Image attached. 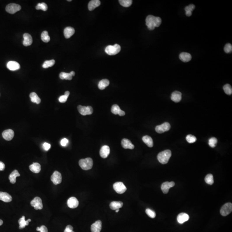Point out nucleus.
Segmentation results:
<instances>
[{
	"label": "nucleus",
	"instance_id": "obj_1",
	"mask_svg": "<svg viewBox=\"0 0 232 232\" xmlns=\"http://www.w3.org/2000/svg\"><path fill=\"white\" fill-rule=\"evenodd\" d=\"M161 23V19L154 15H148L146 19V25L150 30H153L155 27H159Z\"/></svg>",
	"mask_w": 232,
	"mask_h": 232
},
{
	"label": "nucleus",
	"instance_id": "obj_2",
	"mask_svg": "<svg viewBox=\"0 0 232 232\" xmlns=\"http://www.w3.org/2000/svg\"><path fill=\"white\" fill-rule=\"evenodd\" d=\"M172 156V152L170 150H166L160 152L157 155V159L161 163L165 164L169 162Z\"/></svg>",
	"mask_w": 232,
	"mask_h": 232
},
{
	"label": "nucleus",
	"instance_id": "obj_3",
	"mask_svg": "<svg viewBox=\"0 0 232 232\" xmlns=\"http://www.w3.org/2000/svg\"><path fill=\"white\" fill-rule=\"evenodd\" d=\"M79 164L83 170H88L92 168L93 162L92 159L89 157L80 160L79 162Z\"/></svg>",
	"mask_w": 232,
	"mask_h": 232
},
{
	"label": "nucleus",
	"instance_id": "obj_4",
	"mask_svg": "<svg viewBox=\"0 0 232 232\" xmlns=\"http://www.w3.org/2000/svg\"><path fill=\"white\" fill-rule=\"evenodd\" d=\"M121 47L119 44H115L113 46L109 45L106 47L105 51L109 55H115L121 51Z\"/></svg>",
	"mask_w": 232,
	"mask_h": 232
},
{
	"label": "nucleus",
	"instance_id": "obj_5",
	"mask_svg": "<svg viewBox=\"0 0 232 232\" xmlns=\"http://www.w3.org/2000/svg\"><path fill=\"white\" fill-rule=\"evenodd\" d=\"M78 111L81 115L86 116V115H90L92 114L93 110L91 106H83L78 105L77 107Z\"/></svg>",
	"mask_w": 232,
	"mask_h": 232
},
{
	"label": "nucleus",
	"instance_id": "obj_6",
	"mask_svg": "<svg viewBox=\"0 0 232 232\" xmlns=\"http://www.w3.org/2000/svg\"><path fill=\"white\" fill-rule=\"evenodd\" d=\"M21 9V7L19 4H8L6 8V11L10 14H14Z\"/></svg>",
	"mask_w": 232,
	"mask_h": 232
},
{
	"label": "nucleus",
	"instance_id": "obj_7",
	"mask_svg": "<svg viewBox=\"0 0 232 232\" xmlns=\"http://www.w3.org/2000/svg\"><path fill=\"white\" fill-rule=\"evenodd\" d=\"M113 188L117 193L123 194L127 190L126 186L121 182H117L114 184Z\"/></svg>",
	"mask_w": 232,
	"mask_h": 232
},
{
	"label": "nucleus",
	"instance_id": "obj_8",
	"mask_svg": "<svg viewBox=\"0 0 232 232\" xmlns=\"http://www.w3.org/2000/svg\"><path fill=\"white\" fill-rule=\"evenodd\" d=\"M232 211V204L231 203H228L225 204L221 209V214L222 216H226L231 212Z\"/></svg>",
	"mask_w": 232,
	"mask_h": 232
},
{
	"label": "nucleus",
	"instance_id": "obj_9",
	"mask_svg": "<svg viewBox=\"0 0 232 232\" xmlns=\"http://www.w3.org/2000/svg\"><path fill=\"white\" fill-rule=\"evenodd\" d=\"M31 205L35 210H41L43 209L42 201L39 197H36L31 202Z\"/></svg>",
	"mask_w": 232,
	"mask_h": 232
},
{
	"label": "nucleus",
	"instance_id": "obj_10",
	"mask_svg": "<svg viewBox=\"0 0 232 232\" xmlns=\"http://www.w3.org/2000/svg\"><path fill=\"white\" fill-rule=\"evenodd\" d=\"M171 125L169 123L165 122L161 125H157L156 127V131L158 133H163L164 132L168 131L170 130Z\"/></svg>",
	"mask_w": 232,
	"mask_h": 232
},
{
	"label": "nucleus",
	"instance_id": "obj_11",
	"mask_svg": "<svg viewBox=\"0 0 232 232\" xmlns=\"http://www.w3.org/2000/svg\"><path fill=\"white\" fill-rule=\"evenodd\" d=\"M51 180L55 185L60 184L62 181L61 174L58 171H55L51 177Z\"/></svg>",
	"mask_w": 232,
	"mask_h": 232
},
{
	"label": "nucleus",
	"instance_id": "obj_12",
	"mask_svg": "<svg viewBox=\"0 0 232 232\" xmlns=\"http://www.w3.org/2000/svg\"><path fill=\"white\" fill-rule=\"evenodd\" d=\"M175 185V183L174 182H166L163 183L161 188L163 193L164 194H166L168 193L170 188L174 186Z\"/></svg>",
	"mask_w": 232,
	"mask_h": 232
},
{
	"label": "nucleus",
	"instance_id": "obj_13",
	"mask_svg": "<svg viewBox=\"0 0 232 232\" xmlns=\"http://www.w3.org/2000/svg\"><path fill=\"white\" fill-rule=\"evenodd\" d=\"M14 132L13 130L9 129L4 131L2 133L4 139L7 141H11L14 137Z\"/></svg>",
	"mask_w": 232,
	"mask_h": 232
},
{
	"label": "nucleus",
	"instance_id": "obj_14",
	"mask_svg": "<svg viewBox=\"0 0 232 232\" xmlns=\"http://www.w3.org/2000/svg\"><path fill=\"white\" fill-rule=\"evenodd\" d=\"M67 204L71 209H75L78 207L79 202L77 198L74 197H71L68 200Z\"/></svg>",
	"mask_w": 232,
	"mask_h": 232
},
{
	"label": "nucleus",
	"instance_id": "obj_15",
	"mask_svg": "<svg viewBox=\"0 0 232 232\" xmlns=\"http://www.w3.org/2000/svg\"><path fill=\"white\" fill-rule=\"evenodd\" d=\"M111 112L115 115H120V116H123L125 115V112L122 110H121L120 107L117 104H114L112 105L111 109Z\"/></svg>",
	"mask_w": 232,
	"mask_h": 232
},
{
	"label": "nucleus",
	"instance_id": "obj_16",
	"mask_svg": "<svg viewBox=\"0 0 232 232\" xmlns=\"http://www.w3.org/2000/svg\"><path fill=\"white\" fill-rule=\"evenodd\" d=\"M110 147L107 145H104L101 147L100 151V155L102 158H106L110 154Z\"/></svg>",
	"mask_w": 232,
	"mask_h": 232
},
{
	"label": "nucleus",
	"instance_id": "obj_17",
	"mask_svg": "<svg viewBox=\"0 0 232 232\" xmlns=\"http://www.w3.org/2000/svg\"><path fill=\"white\" fill-rule=\"evenodd\" d=\"M7 68L11 71H14L20 69V64L15 61H10L7 64Z\"/></svg>",
	"mask_w": 232,
	"mask_h": 232
},
{
	"label": "nucleus",
	"instance_id": "obj_18",
	"mask_svg": "<svg viewBox=\"0 0 232 232\" xmlns=\"http://www.w3.org/2000/svg\"><path fill=\"white\" fill-rule=\"evenodd\" d=\"M102 221L100 220L96 221L91 226L92 232H100L102 230Z\"/></svg>",
	"mask_w": 232,
	"mask_h": 232
},
{
	"label": "nucleus",
	"instance_id": "obj_19",
	"mask_svg": "<svg viewBox=\"0 0 232 232\" xmlns=\"http://www.w3.org/2000/svg\"><path fill=\"white\" fill-rule=\"evenodd\" d=\"M190 217L189 215L185 213H181L178 214L177 217V221L180 224H182L188 221Z\"/></svg>",
	"mask_w": 232,
	"mask_h": 232
},
{
	"label": "nucleus",
	"instance_id": "obj_20",
	"mask_svg": "<svg viewBox=\"0 0 232 232\" xmlns=\"http://www.w3.org/2000/svg\"><path fill=\"white\" fill-rule=\"evenodd\" d=\"M23 44L24 46H30L33 42L32 38L30 34L28 33H25L23 34Z\"/></svg>",
	"mask_w": 232,
	"mask_h": 232
},
{
	"label": "nucleus",
	"instance_id": "obj_21",
	"mask_svg": "<svg viewBox=\"0 0 232 232\" xmlns=\"http://www.w3.org/2000/svg\"><path fill=\"white\" fill-rule=\"evenodd\" d=\"M121 145L124 149H133L135 146L128 139H124L122 140Z\"/></svg>",
	"mask_w": 232,
	"mask_h": 232
},
{
	"label": "nucleus",
	"instance_id": "obj_22",
	"mask_svg": "<svg viewBox=\"0 0 232 232\" xmlns=\"http://www.w3.org/2000/svg\"><path fill=\"white\" fill-rule=\"evenodd\" d=\"M0 200L5 203H9L12 200V197L7 193L0 192Z\"/></svg>",
	"mask_w": 232,
	"mask_h": 232
},
{
	"label": "nucleus",
	"instance_id": "obj_23",
	"mask_svg": "<svg viewBox=\"0 0 232 232\" xmlns=\"http://www.w3.org/2000/svg\"><path fill=\"white\" fill-rule=\"evenodd\" d=\"M75 33V30L71 27H67L64 31V34L66 39H68L71 38Z\"/></svg>",
	"mask_w": 232,
	"mask_h": 232
},
{
	"label": "nucleus",
	"instance_id": "obj_24",
	"mask_svg": "<svg viewBox=\"0 0 232 232\" xmlns=\"http://www.w3.org/2000/svg\"><path fill=\"white\" fill-rule=\"evenodd\" d=\"M171 100L175 102H179L182 100V94L180 92L175 91L171 95Z\"/></svg>",
	"mask_w": 232,
	"mask_h": 232
},
{
	"label": "nucleus",
	"instance_id": "obj_25",
	"mask_svg": "<svg viewBox=\"0 0 232 232\" xmlns=\"http://www.w3.org/2000/svg\"><path fill=\"white\" fill-rule=\"evenodd\" d=\"M100 4V1L99 0H92L90 1L88 4V9L89 11H92L95 8L99 7Z\"/></svg>",
	"mask_w": 232,
	"mask_h": 232
},
{
	"label": "nucleus",
	"instance_id": "obj_26",
	"mask_svg": "<svg viewBox=\"0 0 232 232\" xmlns=\"http://www.w3.org/2000/svg\"><path fill=\"white\" fill-rule=\"evenodd\" d=\"M179 58L182 61L187 62L190 61L192 59V56L190 53H182L179 55Z\"/></svg>",
	"mask_w": 232,
	"mask_h": 232
},
{
	"label": "nucleus",
	"instance_id": "obj_27",
	"mask_svg": "<svg viewBox=\"0 0 232 232\" xmlns=\"http://www.w3.org/2000/svg\"><path fill=\"white\" fill-rule=\"evenodd\" d=\"M20 176V175L17 170H14V171H13L9 177V179L11 183L13 184H15L16 182V177H19Z\"/></svg>",
	"mask_w": 232,
	"mask_h": 232
},
{
	"label": "nucleus",
	"instance_id": "obj_28",
	"mask_svg": "<svg viewBox=\"0 0 232 232\" xmlns=\"http://www.w3.org/2000/svg\"><path fill=\"white\" fill-rule=\"evenodd\" d=\"M123 203L120 201H113L110 203V207L112 210H116L120 209L123 206Z\"/></svg>",
	"mask_w": 232,
	"mask_h": 232
},
{
	"label": "nucleus",
	"instance_id": "obj_29",
	"mask_svg": "<svg viewBox=\"0 0 232 232\" xmlns=\"http://www.w3.org/2000/svg\"><path fill=\"white\" fill-rule=\"evenodd\" d=\"M30 170L33 172L39 173L41 170V165L38 163H34L29 166Z\"/></svg>",
	"mask_w": 232,
	"mask_h": 232
},
{
	"label": "nucleus",
	"instance_id": "obj_30",
	"mask_svg": "<svg viewBox=\"0 0 232 232\" xmlns=\"http://www.w3.org/2000/svg\"><path fill=\"white\" fill-rule=\"evenodd\" d=\"M142 140L147 145L148 147H153V142L151 137L148 135H145L142 138Z\"/></svg>",
	"mask_w": 232,
	"mask_h": 232
},
{
	"label": "nucleus",
	"instance_id": "obj_31",
	"mask_svg": "<svg viewBox=\"0 0 232 232\" xmlns=\"http://www.w3.org/2000/svg\"><path fill=\"white\" fill-rule=\"evenodd\" d=\"M109 84H110V82H109V80H108V79H103L100 81L99 82L98 87L100 90H103L108 86H109Z\"/></svg>",
	"mask_w": 232,
	"mask_h": 232
},
{
	"label": "nucleus",
	"instance_id": "obj_32",
	"mask_svg": "<svg viewBox=\"0 0 232 232\" xmlns=\"http://www.w3.org/2000/svg\"><path fill=\"white\" fill-rule=\"evenodd\" d=\"M30 97L31 98V100L32 102L35 103L37 104H39L41 103V99L36 93L34 92L31 93L30 94Z\"/></svg>",
	"mask_w": 232,
	"mask_h": 232
},
{
	"label": "nucleus",
	"instance_id": "obj_33",
	"mask_svg": "<svg viewBox=\"0 0 232 232\" xmlns=\"http://www.w3.org/2000/svg\"><path fill=\"white\" fill-rule=\"evenodd\" d=\"M41 39L42 41L45 43L49 42L50 40V36L48 34V32L47 31H43L41 34Z\"/></svg>",
	"mask_w": 232,
	"mask_h": 232
},
{
	"label": "nucleus",
	"instance_id": "obj_34",
	"mask_svg": "<svg viewBox=\"0 0 232 232\" xmlns=\"http://www.w3.org/2000/svg\"><path fill=\"white\" fill-rule=\"evenodd\" d=\"M60 77L62 80L65 79L66 80H71L72 79V76L71 74L68 73H61L60 74Z\"/></svg>",
	"mask_w": 232,
	"mask_h": 232
},
{
	"label": "nucleus",
	"instance_id": "obj_35",
	"mask_svg": "<svg viewBox=\"0 0 232 232\" xmlns=\"http://www.w3.org/2000/svg\"><path fill=\"white\" fill-rule=\"evenodd\" d=\"M205 181L206 183L209 185H212L214 183V178L212 175L209 174L205 176Z\"/></svg>",
	"mask_w": 232,
	"mask_h": 232
},
{
	"label": "nucleus",
	"instance_id": "obj_36",
	"mask_svg": "<svg viewBox=\"0 0 232 232\" xmlns=\"http://www.w3.org/2000/svg\"><path fill=\"white\" fill-rule=\"evenodd\" d=\"M119 2L121 5L126 8L130 7L132 3V0H120Z\"/></svg>",
	"mask_w": 232,
	"mask_h": 232
},
{
	"label": "nucleus",
	"instance_id": "obj_37",
	"mask_svg": "<svg viewBox=\"0 0 232 232\" xmlns=\"http://www.w3.org/2000/svg\"><path fill=\"white\" fill-rule=\"evenodd\" d=\"M55 63V61L52 60H51L46 61L43 64V67L44 69H47L49 67H52Z\"/></svg>",
	"mask_w": 232,
	"mask_h": 232
},
{
	"label": "nucleus",
	"instance_id": "obj_38",
	"mask_svg": "<svg viewBox=\"0 0 232 232\" xmlns=\"http://www.w3.org/2000/svg\"><path fill=\"white\" fill-rule=\"evenodd\" d=\"M36 9L38 10H41L44 11H46L48 9V7L46 3H39L36 6Z\"/></svg>",
	"mask_w": 232,
	"mask_h": 232
},
{
	"label": "nucleus",
	"instance_id": "obj_39",
	"mask_svg": "<svg viewBox=\"0 0 232 232\" xmlns=\"http://www.w3.org/2000/svg\"><path fill=\"white\" fill-rule=\"evenodd\" d=\"M223 89L224 90V92L228 95H231L232 93V86L229 84H225L224 86Z\"/></svg>",
	"mask_w": 232,
	"mask_h": 232
},
{
	"label": "nucleus",
	"instance_id": "obj_40",
	"mask_svg": "<svg viewBox=\"0 0 232 232\" xmlns=\"http://www.w3.org/2000/svg\"><path fill=\"white\" fill-rule=\"evenodd\" d=\"M18 222L20 224L19 228L20 229H23L26 226V221L25 220V217L24 216H22L21 218H20Z\"/></svg>",
	"mask_w": 232,
	"mask_h": 232
},
{
	"label": "nucleus",
	"instance_id": "obj_41",
	"mask_svg": "<svg viewBox=\"0 0 232 232\" xmlns=\"http://www.w3.org/2000/svg\"><path fill=\"white\" fill-rule=\"evenodd\" d=\"M186 140L189 143H193L196 142V138L195 136L192 135H188L186 136Z\"/></svg>",
	"mask_w": 232,
	"mask_h": 232
},
{
	"label": "nucleus",
	"instance_id": "obj_42",
	"mask_svg": "<svg viewBox=\"0 0 232 232\" xmlns=\"http://www.w3.org/2000/svg\"><path fill=\"white\" fill-rule=\"evenodd\" d=\"M217 140L216 138L213 137L209 140V146L212 147H214L216 146L217 143Z\"/></svg>",
	"mask_w": 232,
	"mask_h": 232
},
{
	"label": "nucleus",
	"instance_id": "obj_43",
	"mask_svg": "<svg viewBox=\"0 0 232 232\" xmlns=\"http://www.w3.org/2000/svg\"><path fill=\"white\" fill-rule=\"evenodd\" d=\"M145 212H146V213L147 214V215L148 216L150 217H151V218H154L155 217L156 215V213L154 211L152 210L151 209H146Z\"/></svg>",
	"mask_w": 232,
	"mask_h": 232
},
{
	"label": "nucleus",
	"instance_id": "obj_44",
	"mask_svg": "<svg viewBox=\"0 0 232 232\" xmlns=\"http://www.w3.org/2000/svg\"><path fill=\"white\" fill-rule=\"evenodd\" d=\"M224 50L226 53H231L232 51V46L230 43H226L224 46Z\"/></svg>",
	"mask_w": 232,
	"mask_h": 232
},
{
	"label": "nucleus",
	"instance_id": "obj_45",
	"mask_svg": "<svg viewBox=\"0 0 232 232\" xmlns=\"http://www.w3.org/2000/svg\"><path fill=\"white\" fill-rule=\"evenodd\" d=\"M36 230L38 231H40V232H48L47 227L44 225L40 227H37Z\"/></svg>",
	"mask_w": 232,
	"mask_h": 232
},
{
	"label": "nucleus",
	"instance_id": "obj_46",
	"mask_svg": "<svg viewBox=\"0 0 232 232\" xmlns=\"http://www.w3.org/2000/svg\"><path fill=\"white\" fill-rule=\"evenodd\" d=\"M195 8V6L193 4H190L189 6H187L185 8V11L191 12L193 11Z\"/></svg>",
	"mask_w": 232,
	"mask_h": 232
},
{
	"label": "nucleus",
	"instance_id": "obj_47",
	"mask_svg": "<svg viewBox=\"0 0 232 232\" xmlns=\"http://www.w3.org/2000/svg\"><path fill=\"white\" fill-rule=\"evenodd\" d=\"M68 143H69V140L66 138H64V139H62L61 141V145L63 147H65L67 145Z\"/></svg>",
	"mask_w": 232,
	"mask_h": 232
},
{
	"label": "nucleus",
	"instance_id": "obj_48",
	"mask_svg": "<svg viewBox=\"0 0 232 232\" xmlns=\"http://www.w3.org/2000/svg\"><path fill=\"white\" fill-rule=\"evenodd\" d=\"M68 98V97L64 95H62L59 98V100L61 103H64L67 100Z\"/></svg>",
	"mask_w": 232,
	"mask_h": 232
},
{
	"label": "nucleus",
	"instance_id": "obj_49",
	"mask_svg": "<svg viewBox=\"0 0 232 232\" xmlns=\"http://www.w3.org/2000/svg\"><path fill=\"white\" fill-rule=\"evenodd\" d=\"M73 227H72V226L69 225L66 226L64 232H74L73 231Z\"/></svg>",
	"mask_w": 232,
	"mask_h": 232
},
{
	"label": "nucleus",
	"instance_id": "obj_50",
	"mask_svg": "<svg viewBox=\"0 0 232 232\" xmlns=\"http://www.w3.org/2000/svg\"><path fill=\"white\" fill-rule=\"evenodd\" d=\"M51 145L48 143L45 142L43 144V148L45 151H47L50 148Z\"/></svg>",
	"mask_w": 232,
	"mask_h": 232
},
{
	"label": "nucleus",
	"instance_id": "obj_51",
	"mask_svg": "<svg viewBox=\"0 0 232 232\" xmlns=\"http://www.w3.org/2000/svg\"><path fill=\"white\" fill-rule=\"evenodd\" d=\"M5 165L4 163L0 161V171H4L5 169Z\"/></svg>",
	"mask_w": 232,
	"mask_h": 232
},
{
	"label": "nucleus",
	"instance_id": "obj_52",
	"mask_svg": "<svg viewBox=\"0 0 232 232\" xmlns=\"http://www.w3.org/2000/svg\"><path fill=\"white\" fill-rule=\"evenodd\" d=\"M192 12L190 11H186V15L187 16H191L192 15Z\"/></svg>",
	"mask_w": 232,
	"mask_h": 232
},
{
	"label": "nucleus",
	"instance_id": "obj_53",
	"mask_svg": "<svg viewBox=\"0 0 232 232\" xmlns=\"http://www.w3.org/2000/svg\"><path fill=\"white\" fill-rule=\"evenodd\" d=\"M69 95H70L69 92L68 91H67L65 92V93H64V95H65V96H66V97H68H68H69Z\"/></svg>",
	"mask_w": 232,
	"mask_h": 232
},
{
	"label": "nucleus",
	"instance_id": "obj_54",
	"mask_svg": "<svg viewBox=\"0 0 232 232\" xmlns=\"http://www.w3.org/2000/svg\"><path fill=\"white\" fill-rule=\"evenodd\" d=\"M70 73L71 74V75H72V77L73 76H74V75H75V72H74V71H71V72Z\"/></svg>",
	"mask_w": 232,
	"mask_h": 232
},
{
	"label": "nucleus",
	"instance_id": "obj_55",
	"mask_svg": "<svg viewBox=\"0 0 232 232\" xmlns=\"http://www.w3.org/2000/svg\"><path fill=\"white\" fill-rule=\"evenodd\" d=\"M3 224V221L2 220L0 219V226L2 225Z\"/></svg>",
	"mask_w": 232,
	"mask_h": 232
},
{
	"label": "nucleus",
	"instance_id": "obj_56",
	"mask_svg": "<svg viewBox=\"0 0 232 232\" xmlns=\"http://www.w3.org/2000/svg\"><path fill=\"white\" fill-rule=\"evenodd\" d=\"M29 222L28 221V220H27V221H26V225L28 226V225H29Z\"/></svg>",
	"mask_w": 232,
	"mask_h": 232
},
{
	"label": "nucleus",
	"instance_id": "obj_57",
	"mask_svg": "<svg viewBox=\"0 0 232 232\" xmlns=\"http://www.w3.org/2000/svg\"><path fill=\"white\" fill-rule=\"evenodd\" d=\"M116 213L118 212L119 211V209H116V210H115Z\"/></svg>",
	"mask_w": 232,
	"mask_h": 232
},
{
	"label": "nucleus",
	"instance_id": "obj_58",
	"mask_svg": "<svg viewBox=\"0 0 232 232\" xmlns=\"http://www.w3.org/2000/svg\"><path fill=\"white\" fill-rule=\"evenodd\" d=\"M28 221L29 222H30L31 221V220L30 219H28Z\"/></svg>",
	"mask_w": 232,
	"mask_h": 232
},
{
	"label": "nucleus",
	"instance_id": "obj_59",
	"mask_svg": "<svg viewBox=\"0 0 232 232\" xmlns=\"http://www.w3.org/2000/svg\"><path fill=\"white\" fill-rule=\"evenodd\" d=\"M68 1H71V0H68Z\"/></svg>",
	"mask_w": 232,
	"mask_h": 232
}]
</instances>
